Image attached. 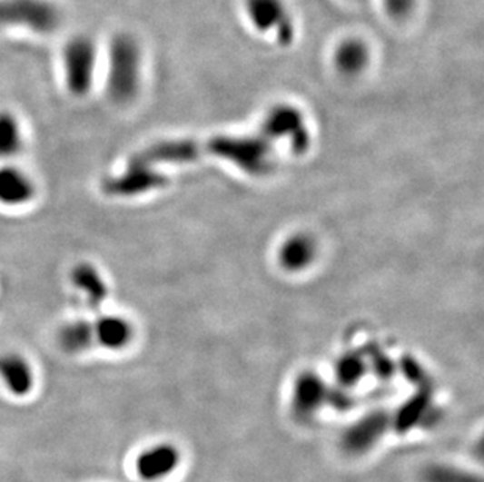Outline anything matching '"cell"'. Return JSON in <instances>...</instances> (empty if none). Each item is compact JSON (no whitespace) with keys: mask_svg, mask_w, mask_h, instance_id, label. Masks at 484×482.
I'll return each instance as SVG.
<instances>
[{"mask_svg":"<svg viewBox=\"0 0 484 482\" xmlns=\"http://www.w3.org/2000/svg\"><path fill=\"white\" fill-rule=\"evenodd\" d=\"M217 153L232 160L252 174L270 170V146L263 138H217L205 144L192 142H172V163L198 159L205 153Z\"/></svg>","mask_w":484,"mask_h":482,"instance_id":"obj_1","label":"cell"},{"mask_svg":"<svg viewBox=\"0 0 484 482\" xmlns=\"http://www.w3.org/2000/svg\"><path fill=\"white\" fill-rule=\"evenodd\" d=\"M142 49L131 34H114L110 43L107 93L116 103L135 99L140 90Z\"/></svg>","mask_w":484,"mask_h":482,"instance_id":"obj_2","label":"cell"},{"mask_svg":"<svg viewBox=\"0 0 484 482\" xmlns=\"http://www.w3.org/2000/svg\"><path fill=\"white\" fill-rule=\"evenodd\" d=\"M62 12L52 0H0V32L25 27L49 34L62 25Z\"/></svg>","mask_w":484,"mask_h":482,"instance_id":"obj_3","label":"cell"},{"mask_svg":"<svg viewBox=\"0 0 484 482\" xmlns=\"http://www.w3.org/2000/svg\"><path fill=\"white\" fill-rule=\"evenodd\" d=\"M96 68V45L86 34H75L63 49V71L69 93L84 97L90 93Z\"/></svg>","mask_w":484,"mask_h":482,"instance_id":"obj_4","label":"cell"},{"mask_svg":"<svg viewBox=\"0 0 484 482\" xmlns=\"http://www.w3.org/2000/svg\"><path fill=\"white\" fill-rule=\"evenodd\" d=\"M245 6L257 32L273 34L281 45L293 43L297 29L284 0H246Z\"/></svg>","mask_w":484,"mask_h":482,"instance_id":"obj_5","label":"cell"},{"mask_svg":"<svg viewBox=\"0 0 484 482\" xmlns=\"http://www.w3.org/2000/svg\"><path fill=\"white\" fill-rule=\"evenodd\" d=\"M389 432H393L392 414L373 412L345 429L341 447L348 456H364Z\"/></svg>","mask_w":484,"mask_h":482,"instance_id":"obj_6","label":"cell"},{"mask_svg":"<svg viewBox=\"0 0 484 482\" xmlns=\"http://www.w3.org/2000/svg\"><path fill=\"white\" fill-rule=\"evenodd\" d=\"M165 183L166 177L153 170V166L129 165L123 174L105 179L104 192L110 196L129 198L148 193Z\"/></svg>","mask_w":484,"mask_h":482,"instance_id":"obj_7","label":"cell"},{"mask_svg":"<svg viewBox=\"0 0 484 482\" xmlns=\"http://www.w3.org/2000/svg\"><path fill=\"white\" fill-rule=\"evenodd\" d=\"M181 453L172 443H157L143 449L135 459V473L144 482L162 481L176 470Z\"/></svg>","mask_w":484,"mask_h":482,"instance_id":"obj_8","label":"cell"},{"mask_svg":"<svg viewBox=\"0 0 484 482\" xmlns=\"http://www.w3.org/2000/svg\"><path fill=\"white\" fill-rule=\"evenodd\" d=\"M0 382L15 398L29 397L35 389V373L29 360L17 352L0 356Z\"/></svg>","mask_w":484,"mask_h":482,"instance_id":"obj_9","label":"cell"},{"mask_svg":"<svg viewBox=\"0 0 484 482\" xmlns=\"http://www.w3.org/2000/svg\"><path fill=\"white\" fill-rule=\"evenodd\" d=\"M330 398V390L323 380L313 375H304L298 379L293 389L291 410L298 420H309L325 406Z\"/></svg>","mask_w":484,"mask_h":482,"instance_id":"obj_10","label":"cell"},{"mask_svg":"<svg viewBox=\"0 0 484 482\" xmlns=\"http://www.w3.org/2000/svg\"><path fill=\"white\" fill-rule=\"evenodd\" d=\"M71 282L82 295L85 296L86 306L94 312L99 310L105 300L109 298V287L93 263H88V261L77 263L71 271Z\"/></svg>","mask_w":484,"mask_h":482,"instance_id":"obj_11","label":"cell"},{"mask_svg":"<svg viewBox=\"0 0 484 482\" xmlns=\"http://www.w3.org/2000/svg\"><path fill=\"white\" fill-rule=\"evenodd\" d=\"M94 347L109 351L124 349L132 341V324L120 315H103L93 321Z\"/></svg>","mask_w":484,"mask_h":482,"instance_id":"obj_12","label":"cell"},{"mask_svg":"<svg viewBox=\"0 0 484 482\" xmlns=\"http://www.w3.org/2000/svg\"><path fill=\"white\" fill-rule=\"evenodd\" d=\"M35 198V183L27 172L16 166L0 168V204L21 207Z\"/></svg>","mask_w":484,"mask_h":482,"instance_id":"obj_13","label":"cell"},{"mask_svg":"<svg viewBox=\"0 0 484 482\" xmlns=\"http://www.w3.org/2000/svg\"><path fill=\"white\" fill-rule=\"evenodd\" d=\"M58 345L69 354H80L94 348L93 321L75 320L62 326L58 330Z\"/></svg>","mask_w":484,"mask_h":482,"instance_id":"obj_14","label":"cell"},{"mask_svg":"<svg viewBox=\"0 0 484 482\" xmlns=\"http://www.w3.org/2000/svg\"><path fill=\"white\" fill-rule=\"evenodd\" d=\"M369 62V49L361 40L350 38L337 47L336 64L343 74H358Z\"/></svg>","mask_w":484,"mask_h":482,"instance_id":"obj_15","label":"cell"},{"mask_svg":"<svg viewBox=\"0 0 484 482\" xmlns=\"http://www.w3.org/2000/svg\"><path fill=\"white\" fill-rule=\"evenodd\" d=\"M23 149V132L12 112H0V159H15Z\"/></svg>","mask_w":484,"mask_h":482,"instance_id":"obj_16","label":"cell"},{"mask_svg":"<svg viewBox=\"0 0 484 482\" xmlns=\"http://www.w3.org/2000/svg\"><path fill=\"white\" fill-rule=\"evenodd\" d=\"M420 482H483L481 477L473 471L459 467L431 464L420 471Z\"/></svg>","mask_w":484,"mask_h":482,"instance_id":"obj_17","label":"cell"},{"mask_svg":"<svg viewBox=\"0 0 484 482\" xmlns=\"http://www.w3.org/2000/svg\"><path fill=\"white\" fill-rule=\"evenodd\" d=\"M311 257H312V246L304 239L291 240L282 251V261L285 267L289 268L304 267L311 261Z\"/></svg>","mask_w":484,"mask_h":482,"instance_id":"obj_18","label":"cell"},{"mask_svg":"<svg viewBox=\"0 0 484 482\" xmlns=\"http://www.w3.org/2000/svg\"><path fill=\"white\" fill-rule=\"evenodd\" d=\"M339 379L345 386H353L364 375V365L356 358H345L337 369Z\"/></svg>","mask_w":484,"mask_h":482,"instance_id":"obj_19","label":"cell"},{"mask_svg":"<svg viewBox=\"0 0 484 482\" xmlns=\"http://www.w3.org/2000/svg\"><path fill=\"white\" fill-rule=\"evenodd\" d=\"M382 2L386 6V12L397 19L408 16L416 6V0H382Z\"/></svg>","mask_w":484,"mask_h":482,"instance_id":"obj_20","label":"cell"}]
</instances>
